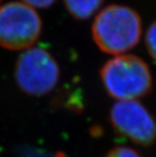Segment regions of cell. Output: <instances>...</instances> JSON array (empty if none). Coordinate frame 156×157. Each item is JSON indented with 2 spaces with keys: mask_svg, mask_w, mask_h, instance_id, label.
Segmentation results:
<instances>
[{
  "mask_svg": "<svg viewBox=\"0 0 156 157\" xmlns=\"http://www.w3.org/2000/svg\"><path fill=\"white\" fill-rule=\"evenodd\" d=\"M97 46L111 55L133 49L142 34V22L136 10L123 5H110L98 13L92 24Z\"/></svg>",
  "mask_w": 156,
  "mask_h": 157,
  "instance_id": "6da1fadb",
  "label": "cell"
},
{
  "mask_svg": "<svg viewBox=\"0 0 156 157\" xmlns=\"http://www.w3.org/2000/svg\"><path fill=\"white\" fill-rule=\"evenodd\" d=\"M107 93L118 101L137 100L152 90L148 64L135 55H119L106 61L100 71Z\"/></svg>",
  "mask_w": 156,
  "mask_h": 157,
  "instance_id": "7a4b0ae2",
  "label": "cell"
},
{
  "mask_svg": "<svg viewBox=\"0 0 156 157\" xmlns=\"http://www.w3.org/2000/svg\"><path fill=\"white\" fill-rule=\"evenodd\" d=\"M14 77L19 88L30 96L50 93L60 78L59 66L51 53L41 47L23 52L15 63Z\"/></svg>",
  "mask_w": 156,
  "mask_h": 157,
  "instance_id": "3957f363",
  "label": "cell"
},
{
  "mask_svg": "<svg viewBox=\"0 0 156 157\" xmlns=\"http://www.w3.org/2000/svg\"><path fill=\"white\" fill-rule=\"evenodd\" d=\"M37 11L24 2L12 1L0 7V46L9 50L32 47L41 33Z\"/></svg>",
  "mask_w": 156,
  "mask_h": 157,
  "instance_id": "277c9868",
  "label": "cell"
},
{
  "mask_svg": "<svg viewBox=\"0 0 156 157\" xmlns=\"http://www.w3.org/2000/svg\"><path fill=\"white\" fill-rule=\"evenodd\" d=\"M110 122L115 131L139 146L156 141V120L137 100L118 101L110 109Z\"/></svg>",
  "mask_w": 156,
  "mask_h": 157,
  "instance_id": "5b68a950",
  "label": "cell"
},
{
  "mask_svg": "<svg viewBox=\"0 0 156 157\" xmlns=\"http://www.w3.org/2000/svg\"><path fill=\"white\" fill-rule=\"evenodd\" d=\"M105 0H64L69 13L76 20H87L100 9Z\"/></svg>",
  "mask_w": 156,
  "mask_h": 157,
  "instance_id": "8992f818",
  "label": "cell"
},
{
  "mask_svg": "<svg viewBox=\"0 0 156 157\" xmlns=\"http://www.w3.org/2000/svg\"><path fill=\"white\" fill-rule=\"evenodd\" d=\"M145 41L149 54L154 60H156V21L149 26Z\"/></svg>",
  "mask_w": 156,
  "mask_h": 157,
  "instance_id": "52a82bcc",
  "label": "cell"
},
{
  "mask_svg": "<svg viewBox=\"0 0 156 157\" xmlns=\"http://www.w3.org/2000/svg\"><path fill=\"white\" fill-rule=\"evenodd\" d=\"M105 157H142V156L138 153V151H136L132 148L120 146L111 150L105 155Z\"/></svg>",
  "mask_w": 156,
  "mask_h": 157,
  "instance_id": "ba28073f",
  "label": "cell"
},
{
  "mask_svg": "<svg viewBox=\"0 0 156 157\" xmlns=\"http://www.w3.org/2000/svg\"><path fill=\"white\" fill-rule=\"evenodd\" d=\"M24 3L26 5L38 9H47L53 6L55 2V0H23Z\"/></svg>",
  "mask_w": 156,
  "mask_h": 157,
  "instance_id": "9c48e42d",
  "label": "cell"
},
{
  "mask_svg": "<svg viewBox=\"0 0 156 157\" xmlns=\"http://www.w3.org/2000/svg\"><path fill=\"white\" fill-rule=\"evenodd\" d=\"M0 2H1V0H0Z\"/></svg>",
  "mask_w": 156,
  "mask_h": 157,
  "instance_id": "30bf717a",
  "label": "cell"
}]
</instances>
